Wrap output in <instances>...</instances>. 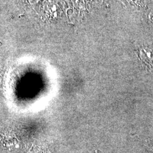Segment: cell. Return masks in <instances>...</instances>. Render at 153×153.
Wrapping results in <instances>:
<instances>
[{
	"mask_svg": "<svg viewBox=\"0 0 153 153\" xmlns=\"http://www.w3.org/2000/svg\"><path fill=\"white\" fill-rule=\"evenodd\" d=\"M150 19L153 22V13H152V14H150Z\"/></svg>",
	"mask_w": 153,
	"mask_h": 153,
	"instance_id": "6da1fadb",
	"label": "cell"
}]
</instances>
